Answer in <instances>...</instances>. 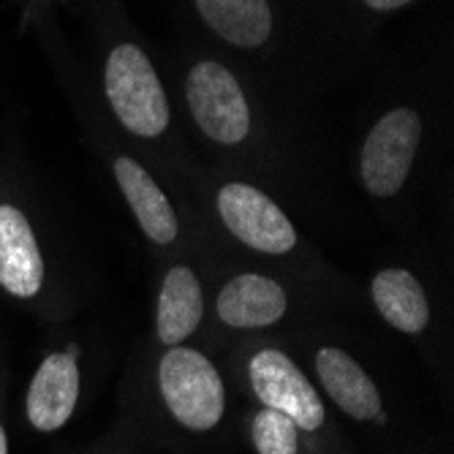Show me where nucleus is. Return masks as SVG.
<instances>
[{"label":"nucleus","instance_id":"nucleus-1","mask_svg":"<svg viewBox=\"0 0 454 454\" xmlns=\"http://www.w3.org/2000/svg\"><path fill=\"white\" fill-rule=\"evenodd\" d=\"M158 387L169 414L188 430H213L226 408V389L215 364L185 346H172L158 364Z\"/></svg>","mask_w":454,"mask_h":454},{"label":"nucleus","instance_id":"nucleus-3","mask_svg":"<svg viewBox=\"0 0 454 454\" xmlns=\"http://www.w3.org/2000/svg\"><path fill=\"white\" fill-rule=\"evenodd\" d=\"M185 98L199 129L221 145H237L251 131V109L237 76L215 63L201 60L191 68Z\"/></svg>","mask_w":454,"mask_h":454},{"label":"nucleus","instance_id":"nucleus-14","mask_svg":"<svg viewBox=\"0 0 454 454\" xmlns=\"http://www.w3.org/2000/svg\"><path fill=\"white\" fill-rule=\"evenodd\" d=\"M201 20L223 41L242 50H256L272 33L267 0H196Z\"/></svg>","mask_w":454,"mask_h":454},{"label":"nucleus","instance_id":"nucleus-16","mask_svg":"<svg viewBox=\"0 0 454 454\" xmlns=\"http://www.w3.org/2000/svg\"><path fill=\"white\" fill-rule=\"evenodd\" d=\"M364 4L373 9V12H395L400 6H408L411 0H364Z\"/></svg>","mask_w":454,"mask_h":454},{"label":"nucleus","instance_id":"nucleus-9","mask_svg":"<svg viewBox=\"0 0 454 454\" xmlns=\"http://www.w3.org/2000/svg\"><path fill=\"white\" fill-rule=\"evenodd\" d=\"M286 288L264 275L245 272L231 278L218 294V318L234 329H262L286 316Z\"/></svg>","mask_w":454,"mask_h":454},{"label":"nucleus","instance_id":"nucleus-7","mask_svg":"<svg viewBox=\"0 0 454 454\" xmlns=\"http://www.w3.org/2000/svg\"><path fill=\"white\" fill-rule=\"evenodd\" d=\"M79 400V364L71 354L58 351L38 364L30 381L25 411L38 433H55L74 417Z\"/></svg>","mask_w":454,"mask_h":454},{"label":"nucleus","instance_id":"nucleus-4","mask_svg":"<svg viewBox=\"0 0 454 454\" xmlns=\"http://www.w3.org/2000/svg\"><path fill=\"white\" fill-rule=\"evenodd\" d=\"M422 139V120L414 109L387 112L362 147V183L373 196H395L417 158Z\"/></svg>","mask_w":454,"mask_h":454},{"label":"nucleus","instance_id":"nucleus-8","mask_svg":"<svg viewBox=\"0 0 454 454\" xmlns=\"http://www.w3.org/2000/svg\"><path fill=\"white\" fill-rule=\"evenodd\" d=\"M41 283L44 259L27 218L12 204H0V286L12 297L30 300L41 292Z\"/></svg>","mask_w":454,"mask_h":454},{"label":"nucleus","instance_id":"nucleus-6","mask_svg":"<svg viewBox=\"0 0 454 454\" xmlns=\"http://www.w3.org/2000/svg\"><path fill=\"white\" fill-rule=\"evenodd\" d=\"M251 387L264 408L286 414L300 430H318L324 425V403L302 370L278 348H264L251 359Z\"/></svg>","mask_w":454,"mask_h":454},{"label":"nucleus","instance_id":"nucleus-10","mask_svg":"<svg viewBox=\"0 0 454 454\" xmlns=\"http://www.w3.org/2000/svg\"><path fill=\"white\" fill-rule=\"evenodd\" d=\"M316 373L324 389L329 392V397L351 419L367 422L381 417V395L373 379L364 373L362 364L351 354L333 346L321 348L316 354Z\"/></svg>","mask_w":454,"mask_h":454},{"label":"nucleus","instance_id":"nucleus-12","mask_svg":"<svg viewBox=\"0 0 454 454\" xmlns=\"http://www.w3.org/2000/svg\"><path fill=\"white\" fill-rule=\"evenodd\" d=\"M204 316V297L199 278L188 267H175L163 278L158 310H155V333L160 343L180 346L188 340Z\"/></svg>","mask_w":454,"mask_h":454},{"label":"nucleus","instance_id":"nucleus-17","mask_svg":"<svg viewBox=\"0 0 454 454\" xmlns=\"http://www.w3.org/2000/svg\"><path fill=\"white\" fill-rule=\"evenodd\" d=\"M0 454H9V435H6L4 425H0Z\"/></svg>","mask_w":454,"mask_h":454},{"label":"nucleus","instance_id":"nucleus-11","mask_svg":"<svg viewBox=\"0 0 454 454\" xmlns=\"http://www.w3.org/2000/svg\"><path fill=\"white\" fill-rule=\"evenodd\" d=\"M114 177L117 185L126 193L129 207L134 210L142 231L155 242V245H169L177 237V215L172 204L158 188V183L147 175L145 167L134 158H117L114 160Z\"/></svg>","mask_w":454,"mask_h":454},{"label":"nucleus","instance_id":"nucleus-2","mask_svg":"<svg viewBox=\"0 0 454 454\" xmlns=\"http://www.w3.org/2000/svg\"><path fill=\"white\" fill-rule=\"evenodd\" d=\"M106 98L117 120L131 134L155 139L169 126V101L150 58L134 47L120 44L106 58Z\"/></svg>","mask_w":454,"mask_h":454},{"label":"nucleus","instance_id":"nucleus-5","mask_svg":"<svg viewBox=\"0 0 454 454\" xmlns=\"http://www.w3.org/2000/svg\"><path fill=\"white\" fill-rule=\"evenodd\" d=\"M218 213L226 229L262 254H288L297 245V231L278 204L259 188L229 183L218 193Z\"/></svg>","mask_w":454,"mask_h":454},{"label":"nucleus","instance_id":"nucleus-15","mask_svg":"<svg viewBox=\"0 0 454 454\" xmlns=\"http://www.w3.org/2000/svg\"><path fill=\"white\" fill-rule=\"evenodd\" d=\"M251 435L259 454H300V427L275 408L262 405Z\"/></svg>","mask_w":454,"mask_h":454},{"label":"nucleus","instance_id":"nucleus-13","mask_svg":"<svg viewBox=\"0 0 454 454\" xmlns=\"http://www.w3.org/2000/svg\"><path fill=\"white\" fill-rule=\"evenodd\" d=\"M379 313L389 326L405 335H419L430 324V302L422 283L408 270H384L370 283Z\"/></svg>","mask_w":454,"mask_h":454}]
</instances>
